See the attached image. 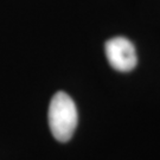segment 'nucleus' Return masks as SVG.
I'll list each match as a JSON object with an SVG mask.
<instances>
[{
	"mask_svg": "<svg viewBox=\"0 0 160 160\" xmlns=\"http://www.w3.org/2000/svg\"><path fill=\"white\" fill-rule=\"evenodd\" d=\"M78 114L76 104L67 92H58L49 106V126L53 138L59 142L69 141L77 127Z\"/></svg>",
	"mask_w": 160,
	"mask_h": 160,
	"instance_id": "f257e3e1",
	"label": "nucleus"
},
{
	"mask_svg": "<svg viewBox=\"0 0 160 160\" xmlns=\"http://www.w3.org/2000/svg\"><path fill=\"white\" fill-rule=\"evenodd\" d=\"M104 51L109 64L121 72L131 71L138 63L135 48L131 40L125 37H114L109 39L106 43Z\"/></svg>",
	"mask_w": 160,
	"mask_h": 160,
	"instance_id": "f03ea898",
	"label": "nucleus"
}]
</instances>
